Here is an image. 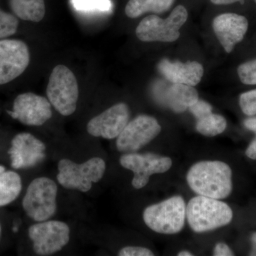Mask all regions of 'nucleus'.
I'll return each instance as SVG.
<instances>
[{
    "label": "nucleus",
    "mask_w": 256,
    "mask_h": 256,
    "mask_svg": "<svg viewBox=\"0 0 256 256\" xmlns=\"http://www.w3.org/2000/svg\"><path fill=\"white\" fill-rule=\"evenodd\" d=\"M1 234H2V227H1V224H0V236H1Z\"/></svg>",
    "instance_id": "nucleus-34"
},
{
    "label": "nucleus",
    "mask_w": 256,
    "mask_h": 256,
    "mask_svg": "<svg viewBox=\"0 0 256 256\" xmlns=\"http://www.w3.org/2000/svg\"><path fill=\"white\" fill-rule=\"evenodd\" d=\"M250 244H252V248L249 252V256H256V232L252 234L250 236Z\"/></svg>",
    "instance_id": "nucleus-31"
},
{
    "label": "nucleus",
    "mask_w": 256,
    "mask_h": 256,
    "mask_svg": "<svg viewBox=\"0 0 256 256\" xmlns=\"http://www.w3.org/2000/svg\"><path fill=\"white\" fill-rule=\"evenodd\" d=\"M130 116L127 104H116L90 119L87 124V132L94 138L116 139L129 122Z\"/></svg>",
    "instance_id": "nucleus-14"
},
{
    "label": "nucleus",
    "mask_w": 256,
    "mask_h": 256,
    "mask_svg": "<svg viewBox=\"0 0 256 256\" xmlns=\"http://www.w3.org/2000/svg\"><path fill=\"white\" fill-rule=\"evenodd\" d=\"M248 22L245 16L234 13L218 15L214 20L213 28L217 38L227 53L244 40Z\"/></svg>",
    "instance_id": "nucleus-16"
},
{
    "label": "nucleus",
    "mask_w": 256,
    "mask_h": 256,
    "mask_svg": "<svg viewBox=\"0 0 256 256\" xmlns=\"http://www.w3.org/2000/svg\"><path fill=\"white\" fill-rule=\"evenodd\" d=\"M159 72L168 82L195 86L204 75L202 64L196 62L182 63L163 60L158 65Z\"/></svg>",
    "instance_id": "nucleus-17"
},
{
    "label": "nucleus",
    "mask_w": 256,
    "mask_h": 256,
    "mask_svg": "<svg viewBox=\"0 0 256 256\" xmlns=\"http://www.w3.org/2000/svg\"><path fill=\"white\" fill-rule=\"evenodd\" d=\"M12 118L28 126L40 127L52 117V106L46 98L33 92L20 94L15 98L12 110L8 111Z\"/></svg>",
    "instance_id": "nucleus-11"
},
{
    "label": "nucleus",
    "mask_w": 256,
    "mask_h": 256,
    "mask_svg": "<svg viewBox=\"0 0 256 256\" xmlns=\"http://www.w3.org/2000/svg\"><path fill=\"white\" fill-rule=\"evenodd\" d=\"M232 208L220 200L200 196L193 197L186 206V220L196 233L212 232L232 222Z\"/></svg>",
    "instance_id": "nucleus-3"
},
{
    "label": "nucleus",
    "mask_w": 256,
    "mask_h": 256,
    "mask_svg": "<svg viewBox=\"0 0 256 256\" xmlns=\"http://www.w3.org/2000/svg\"><path fill=\"white\" fill-rule=\"evenodd\" d=\"M57 169L56 180L60 186L86 193L104 178L106 162L100 156H94L82 163L62 158L58 161Z\"/></svg>",
    "instance_id": "nucleus-2"
},
{
    "label": "nucleus",
    "mask_w": 256,
    "mask_h": 256,
    "mask_svg": "<svg viewBox=\"0 0 256 256\" xmlns=\"http://www.w3.org/2000/svg\"><path fill=\"white\" fill-rule=\"evenodd\" d=\"M18 25L16 16L0 10V40L14 34L18 31Z\"/></svg>",
    "instance_id": "nucleus-23"
},
{
    "label": "nucleus",
    "mask_w": 256,
    "mask_h": 256,
    "mask_svg": "<svg viewBox=\"0 0 256 256\" xmlns=\"http://www.w3.org/2000/svg\"><path fill=\"white\" fill-rule=\"evenodd\" d=\"M239 105L244 114L248 116L256 114V89L244 92L240 96Z\"/></svg>",
    "instance_id": "nucleus-25"
},
{
    "label": "nucleus",
    "mask_w": 256,
    "mask_h": 256,
    "mask_svg": "<svg viewBox=\"0 0 256 256\" xmlns=\"http://www.w3.org/2000/svg\"><path fill=\"white\" fill-rule=\"evenodd\" d=\"M188 18V11L182 5L175 8L165 20L156 15H150L138 24L136 36L144 42L176 41L180 36V30Z\"/></svg>",
    "instance_id": "nucleus-8"
},
{
    "label": "nucleus",
    "mask_w": 256,
    "mask_h": 256,
    "mask_svg": "<svg viewBox=\"0 0 256 256\" xmlns=\"http://www.w3.org/2000/svg\"><path fill=\"white\" fill-rule=\"evenodd\" d=\"M12 11L24 21L40 22L45 16L44 0H10Z\"/></svg>",
    "instance_id": "nucleus-19"
},
{
    "label": "nucleus",
    "mask_w": 256,
    "mask_h": 256,
    "mask_svg": "<svg viewBox=\"0 0 256 256\" xmlns=\"http://www.w3.org/2000/svg\"><path fill=\"white\" fill-rule=\"evenodd\" d=\"M154 99L176 114H182L198 100L194 86L170 82H156L152 88Z\"/></svg>",
    "instance_id": "nucleus-15"
},
{
    "label": "nucleus",
    "mask_w": 256,
    "mask_h": 256,
    "mask_svg": "<svg viewBox=\"0 0 256 256\" xmlns=\"http://www.w3.org/2000/svg\"><path fill=\"white\" fill-rule=\"evenodd\" d=\"M213 255L215 256H233L234 252L227 244L218 242L214 248Z\"/></svg>",
    "instance_id": "nucleus-28"
},
{
    "label": "nucleus",
    "mask_w": 256,
    "mask_h": 256,
    "mask_svg": "<svg viewBox=\"0 0 256 256\" xmlns=\"http://www.w3.org/2000/svg\"><path fill=\"white\" fill-rule=\"evenodd\" d=\"M174 0H129L126 4L128 18H137L146 12L162 13L168 11Z\"/></svg>",
    "instance_id": "nucleus-20"
},
{
    "label": "nucleus",
    "mask_w": 256,
    "mask_h": 256,
    "mask_svg": "<svg viewBox=\"0 0 256 256\" xmlns=\"http://www.w3.org/2000/svg\"><path fill=\"white\" fill-rule=\"evenodd\" d=\"M77 12L84 13H107L112 9L111 0H70Z\"/></svg>",
    "instance_id": "nucleus-22"
},
{
    "label": "nucleus",
    "mask_w": 256,
    "mask_h": 256,
    "mask_svg": "<svg viewBox=\"0 0 256 256\" xmlns=\"http://www.w3.org/2000/svg\"><path fill=\"white\" fill-rule=\"evenodd\" d=\"M22 182L21 176L12 170H6L0 165V207L15 201L21 194Z\"/></svg>",
    "instance_id": "nucleus-18"
},
{
    "label": "nucleus",
    "mask_w": 256,
    "mask_h": 256,
    "mask_svg": "<svg viewBox=\"0 0 256 256\" xmlns=\"http://www.w3.org/2000/svg\"><path fill=\"white\" fill-rule=\"evenodd\" d=\"M213 4H230L233 3L237 2L242 1V0H210Z\"/></svg>",
    "instance_id": "nucleus-32"
},
{
    "label": "nucleus",
    "mask_w": 256,
    "mask_h": 256,
    "mask_svg": "<svg viewBox=\"0 0 256 256\" xmlns=\"http://www.w3.org/2000/svg\"><path fill=\"white\" fill-rule=\"evenodd\" d=\"M47 98L52 107L63 116L76 112L78 104V82L73 72L66 66H56L52 70L46 88Z\"/></svg>",
    "instance_id": "nucleus-6"
},
{
    "label": "nucleus",
    "mask_w": 256,
    "mask_h": 256,
    "mask_svg": "<svg viewBox=\"0 0 256 256\" xmlns=\"http://www.w3.org/2000/svg\"><path fill=\"white\" fill-rule=\"evenodd\" d=\"M227 127L226 120L218 114H210L197 120V132L206 137H214L224 132Z\"/></svg>",
    "instance_id": "nucleus-21"
},
{
    "label": "nucleus",
    "mask_w": 256,
    "mask_h": 256,
    "mask_svg": "<svg viewBox=\"0 0 256 256\" xmlns=\"http://www.w3.org/2000/svg\"><path fill=\"white\" fill-rule=\"evenodd\" d=\"M186 182L196 194L216 200L227 198L233 190L232 169L226 163L216 160L192 165L186 174Z\"/></svg>",
    "instance_id": "nucleus-1"
},
{
    "label": "nucleus",
    "mask_w": 256,
    "mask_h": 256,
    "mask_svg": "<svg viewBox=\"0 0 256 256\" xmlns=\"http://www.w3.org/2000/svg\"><path fill=\"white\" fill-rule=\"evenodd\" d=\"M239 78L246 85H256V60L246 62L238 68Z\"/></svg>",
    "instance_id": "nucleus-24"
},
{
    "label": "nucleus",
    "mask_w": 256,
    "mask_h": 256,
    "mask_svg": "<svg viewBox=\"0 0 256 256\" xmlns=\"http://www.w3.org/2000/svg\"><path fill=\"white\" fill-rule=\"evenodd\" d=\"M178 256H192L194 254L188 250H182V252H178Z\"/></svg>",
    "instance_id": "nucleus-33"
},
{
    "label": "nucleus",
    "mask_w": 256,
    "mask_h": 256,
    "mask_svg": "<svg viewBox=\"0 0 256 256\" xmlns=\"http://www.w3.org/2000/svg\"><path fill=\"white\" fill-rule=\"evenodd\" d=\"M188 110L198 120L212 114V106L206 101L198 100L194 105L188 108Z\"/></svg>",
    "instance_id": "nucleus-27"
},
{
    "label": "nucleus",
    "mask_w": 256,
    "mask_h": 256,
    "mask_svg": "<svg viewBox=\"0 0 256 256\" xmlns=\"http://www.w3.org/2000/svg\"><path fill=\"white\" fill-rule=\"evenodd\" d=\"M120 164L133 173L132 186L141 190L148 184L152 175L163 174L171 169L172 160L169 156L154 153H124L120 158Z\"/></svg>",
    "instance_id": "nucleus-9"
},
{
    "label": "nucleus",
    "mask_w": 256,
    "mask_h": 256,
    "mask_svg": "<svg viewBox=\"0 0 256 256\" xmlns=\"http://www.w3.org/2000/svg\"><path fill=\"white\" fill-rule=\"evenodd\" d=\"M244 126L249 130L252 131L256 134V117L249 118L244 122Z\"/></svg>",
    "instance_id": "nucleus-30"
},
{
    "label": "nucleus",
    "mask_w": 256,
    "mask_h": 256,
    "mask_svg": "<svg viewBox=\"0 0 256 256\" xmlns=\"http://www.w3.org/2000/svg\"><path fill=\"white\" fill-rule=\"evenodd\" d=\"M161 126L154 118L140 114L129 121L116 138L120 152H136L149 144L161 132Z\"/></svg>",
    "instance_id": "nucleus-10"
},
{
    "label": "nucleus",
    "mask_w": 256,
    "mask_h": 256,
    "mask_svg": "<svg viewBox=\"0 0 256 256\" xmlns=\"http://www.w3.org/2000/svg\"><path fill=\"white\" fill-rule=\"evenodd\" d=\"M246 156L250 159L256 160V137L248 146L246 150Z\"/></svg>",
    "instance_id": "nucleus-29"
},
{
    "label": "nucleus",
    "mask_w": 256,
    "mask_h": 256,
    "mask_svg": "<svg viewBox=\"0 0 256 256\" xmlns=\"http://www.w3.org/2000/svg\"><path fill=\"white\" fill-rule=\"evenodd\" d=\"M28 45L16 40H0V85L22 75L30 64Z\"/></svg>",
    "instance_id": "nucleus-13"
},
{
    "label": "nucleus",
    "mask_w": 256,
    "mask_h": 256,
    "mask_svg": "<svg viewBox=\"0 0 256 256\" xmlns=\"http://www.w3.org/2000/svg\"><path fill=\"white\" fill-rule=\"evenodd\" d=\"M46 146L43 141L30 132L15 136L9 153L12 168L28 169L40 164L46 156Z\"/></svg>",
    "instance_id": "nucleus-12"
},
{
    "label": "nucleus",
    "mask_w": 256,
    "mask_h": 256,
    "mask_svg": "<svg viewBox=\"0 0 256 256\" xmlns=\"http://www.w3.org/2000/svg\"><path fill=\"white\" fill-rule=\"evenodd\" d=\"M32 249L37 256H52L62 252L70 240V228L63 220L35 222L28 229Z\"/></svg>",
    "instance_id": "nucleus-7"
},
{
    "label": "nucleus",
    "mask_w": 256,
    "mask_h": 256,
    "mask_svg": "<svg viewBox=\"0 0 256 256\" xmlns=\"http://www.w3.org/2000/svg\"><path fill=\"white\" fill-rule=\"evenodd\" d=\"M118 255L119 256H153L154 252L150 249L142 246H128L122 248L119 250Z\"/></svg>",
    "instance_id": "nucleus-26"
},
{
    "label": "nucleus",
    "mask_w": 256,
    "mask_h": 256,
    "mask_svg": "<svg viewBox=\"0 0 256 256\" xmlns=\"http://www.w3.org/2000/svg\"><path fill=\"white\" fill-rule=\"evenodd\" d=\"M146 226L156 233L173 235L180 233L186 220V206L181 196L146 207L142 214Z\"/></svg>",
    "instance_id": "nucleus-5"
},
{
    "label": "nucleus",
    "mask_w": 256,
    "mask_h": 256,
    "mask_svg": "<svg viewBox=\"0 0 256 256\" xmlns=\"http://www.w3.org/2000/svg\"><path fill=\"white\" fill-rule=\"evenodd\" d=\"M256 3V0H255Z\"/></svg>",
    "instance_id": "nucleus-35"
},
{
    "label": "nucleus",
    "mask_w": 256,
    "mask_h": 256,
    "mask_svg": "<svg viewBox=\"0 0 256 256\" xmlns=\"http://www.w3.org/2000/svg\"><path fill=\"white\" fill-rule=\"evenodd\" d=\"M58 184L52 178H34L22 200L25 214L34 222L52 220L58 210Z\"/></svg>",
    "instance_id": "nucleus-4"
}]
</instances>
